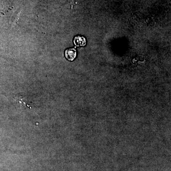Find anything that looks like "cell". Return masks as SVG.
<instances>
[{"label": "cell", "instance_id": "obj_1", "mask_svg": "<svg viewBox=\"0 0 171 171\" xmlns=\"http://www.w3.org/2000/svg\"><path fill=\"white\" fill-rule=\"evenodd\" d=\"M65 55L66 59L69 61L74 60L77 56L76 50L75 48H69L65 51Z\"/></svg>", "mask_w": 171, "mask_h": 171}, {"label": "cell", "instance_id": "obj_2", "mask_svg": "<svg viewBox=\"0 0 171 171\" xmlns=\"http://www.w3.org/2000/svg\"><path fill=\"white\" fill-rule=\"evenodd\" d=\"M74 43L77 47L85 46L86 44V40L84 37L78 36L75 37Z\"/></svg>", "mask_w": 171, "mask_h": 171}]
</instances>
